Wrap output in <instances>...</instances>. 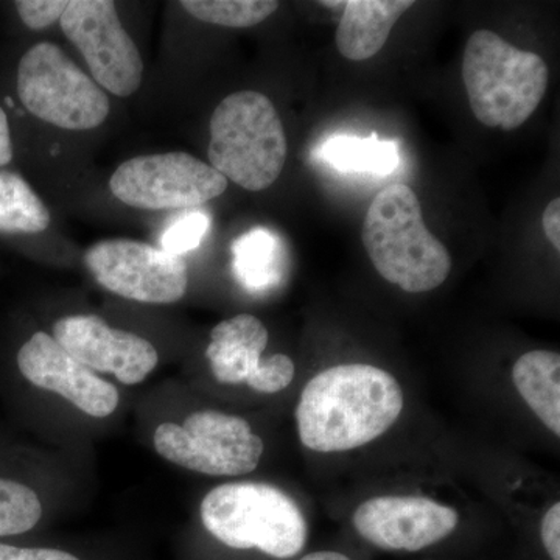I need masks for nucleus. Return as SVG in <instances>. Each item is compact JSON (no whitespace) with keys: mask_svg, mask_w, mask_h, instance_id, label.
Segmentation results:
<instances>
[{"mask_svg":"<svg viewBox=\"0 0 560 560\" xmlns=\"http://www.w3.org/2000/svg\"><path fill=\"white\" fill-rule=\"evenodd\" d=\"M404 410L399 382L371 364H340L319 372L296 408L304 447L319 453L353 451L397 422Z\"/></svg>","mask_w":560,"mask_h":560,"instance_id":"f257e3e1","label":"nucleus"},{"mask_svg":"<svg viewBox=\"0 0 560 560\" xmlns=\"http://www.w3.org/2000/svg\"><path fill=\"white\" fill-rule=\"evenodd\" d=\"M361 238L378 275L407 293L438 289L451 275V253L425 226L418 195L405 184L378 191Z\"/></svg>","mask_w":560,"mask_h":560,"instance_id":"f03ea898","label":"nucleus"},{"mask_svg":"<svg viewBox=\"0 0 560 560\" xmlns=\"http://www.w3.org/2000/svg\"><path fill=\"white\" fill-rule=\"evenodd\" d=\"M463 80L475 117L512 131L539 108L550 70L539 55L511 46L495 32L477 31L464 50Z\"/></svg>","mask_w":560,"mask_h":560,"instance_id":"7ed1b4c3","label":"nucleus"},{"mask_svg":"<svg viewBox=\"0 0 560 560\" xmlns=\"http://www.w3.org/2000/svg\"><path fill=\"white\" fill-rule=\"evenodd\" d=\"M289 143L278 109L267 95L241 91L228 95L210 119V167L243 189L261 191L285 167Z\"/></svg>","mask_w":560,"mask_h":560,"instance_id":"20e7f679","label":"nucleus"},{"mask_svg":"<svg viewBox=\"0 0 560 560\" xmlns=\"http://www.w3.org/2000/svg\"><path fill=\"white\" fill-rule=\"evenodd\" d=\"M201 521L226 547L257 548L276 559L294 558L307 541V522L296 501L265 482H228L210 490Z\"/></svg>","mask_w":560,"mask_h":560,"instance_id":"39448f33","label":"nucleus"},{"mask_svg":"<svg viewBox=\"0 0 560 560\" xmlns=\"http://www.w3.org/2000/svg\"><path fill=\"white\" fill-rule=\"evenodd\" d=\"M18 95L33 116L69 131L94 130L110 110L105 91L51 43L35 44L21 58Z\"/></svg>","mask_w":560,"mask_h":560,"instance_id":"423d86ee","label":"nucleus"},{"mask_svg":"<svg viewBox=\"0 0 560 560\" xmlns=\"http://www.w3.org/2000/svg\"><path fill=\"white\" fill-rule=\"evenodd\" d=\"M162 458L210 477H241L259 466L265 444L245 419L202 410L183 425L164 422L153 436Z\"/></svg>","mask_w":560,"mask_h":560,"instance_id":"0eeeda50","label":"nucleus"},{"mask_svg":"<svg viewBox=\"0 0 560 560\" xmlns=\"http://www.w3.org/2000/svg\"><path fill=\"white\" fill-rule=\"evenodd\" d=\"M109 189L135 209H194L224 194L228 179L198 158L173 151L124 162L110 176Z\"/></svg>","mask_w":560,"mask_h":560,"instance_id":"6e6552de","label":"nucleus"},{"mask_svg":"<svg viewBox=\"0 0 560 560\" xmlns=\"http://www.w3.org/2000/svg\"><path fill=\"white\" fill-rule=\"evenodd\" d=\"M84 264L103 289L143 304L178 302L189 285L183 257L131 238L95 243L84 254Z\"/></svg>","mask_w":560,"mask_h":560,"instance_id":"1a4fd4ad","label":"nucleus"},{"mask_svg":"<svg viewBox=\"0 0 560 560\" xmlns=\"http://www.w3.org/2000/svg\"><path fill=\"white\" fill-rule=\"evenodd\" d=\"M66 38L90 66L103 90L130 97L142 84L143 61L110 0H73L60 20Z\"/></svg>","mask_w":560,"mask_h":560,"instance_id":"9d476101","label":"nucleus"},{"mask_svg":"<svg viewBox=\"0 0 560 560\" xmlns=\"http://www.w3.org/2000/svg\"><path fill=\"white\" fill-rule=\"evenodd\" d=\"M458 512L427 497L385 495L361 503L353 514L357 533L388 551H419L451 536Z\"/></svg>","mask_w":560,"mask_h":560,"instance_id":"9b49d317","label":"nucleus"},{"mask_svg":"<svg viewBox=\"0 0 560 560\" xmlns=\"http://www.w3.org/2000/svg\"><path fill=\"white\" fill-rule=\"evenodd\" d=\"M54 338L69 355L91 371L113 374L124 385H138L160 363L153 342L113 329L95 315H72L57 320Z\"/></svg>","mask_w":560,"mask_h":560,"instance_id":"f8f14e48","label":"nucleus"},{"mask_svg":"<svg viewBox=\"0 0 560 560\" xmlns=\"http://www.w3.org/2000/svg\"><path fill=\"white\" fill-rule=\"evenodd\" d=\"M21 374L32 385L69 400L92 418H108L119 407V390L69 355L46 331H36L18 353Z\"/></svg>","mask_w":560,"mask_h":560,"instance_id":"ddd939ff","label":"nucleus"},{"mask_svg":"<svg viewBox=\"0 0 560 560\" xmlns=\"http://www.w3.org/2000/svg\"><path fill=\"white\" fill-rule=\"evenodd\" d=\"M268 340L267 327L256 316L243 313L221 320L213 327L206 349L213 377L224 385L246 383L257 393H275L282 364L278 355L261 360Z\"/></svg>","mask_w":560,"mask_h":560,"instance_id":"4468645a","label":"nucleus"},{"mask_svg":"<svg viewBox=\"0 0 560 560\" xmlns=\"http://www.w3.org/2000/svg\"><path fill=\"white\" fill-rule=\"evenodd\" d=\"M412 0H349L337 31L338 51L350 61L375 57Z\"/></svg>","mask_w":560,"mask_h":560,"instance_id":"2eb2a0df","label":"nucleus"},{"mask_svg":"<svg viewBox=\"0 0 560 560\" xmlns=\"http://www.w3.org/2000/svg\"><path fill=\"white\" fill-rule=\"evenodd\" d=\"M515 388L556 436L560 434V357L551 350L525 353L512 370Z\"/></svg>","mask_w":560,"mask_h":560,"instance_id":"dca6fc26","label":"nucleus"},{"mask_svg":"<svg viewBox=\"0 0 560 560\" xmlns=\"http://www.w3.org/2000/svg\"><path fill=\"white\" fill-rule=\"evenodd\" d=\"M235 278L249 291L278 285L283 272V249L278 235L265 228H254L232 243Z\"/></svg>","mask_w":560,"mask_h":560,"instance_id":"f3484780","label":"nucleus"},{"mask_svg":"<svg viewBox=\"0 0 560 560\" xmlns=\"http://www.w3.org/2000/svg\"><path fill=\"white\" fill-rule=\"evenodd\" d=\"M320 161L327 162L338 172L372 173L385 176L399 165V151L390 140H381L377 135L371 138L357 136H331L316 151Z\"/></svg>","mask_w":560,"mask_h":560,"instance_id":"a211bd4d","label":"nucleus"},{"mask_svg":"<svg viewBox=\"0 0 560 560\" xmlns=\"http://www.w3.org/2000/svg\"><path fill=\"white\" fill-rule=\"evenodd\" d=\"M49 224V209L31 184L18 173L0 171V234H39Z\"/></svg>","mask_w":560,"mask_h":560,"instance_id":"6ab92c4d","label":"nucleus"},{"mask_svg":"<svg viewBox=\"0 0 560 560\" xmlns=\"http://www.w3.org/2000/svg\"><path fill=\"white\" fill-rule=\"evenodd\" d=\"M179 5L195 20L231 28L254 27L279 9L275 0H183Z\"/></svg>","mask_w":560,"mask_h":560,"instance_id":"aec40b11","label":"nucleus"},{"mask_svg":"<svg viewBox=\"0 0 560 560\" xmlns=\"http://www.w3.org/2000/svg\"><path fill=\"white\" fill-rule=\"evenodd\" d=\"M43 504L35 490L0 478V537L18 536L38 525Z\"/></svg>","mask_w":560,"mask_h":560,"instance_id":"412c9836","label":"nucleus"},{"mask_svg":"<svg viewBox=\"0 0 560 560\" xmlns=\"http://www.w3.org/2000/svg\"><path fill=\"white\" fill-rule=\"evenodd\" d=\"M209 228L210 217L205 210H187L165 228L161 237V249L173 256L183 257L201 245Z\"/></svg>","mask_w":560,"mask_h":560,"instance_id":"4be33fe9","label":"nucleus"},{"mask_svg":"<svg viewBox=\"0 0 560 560\" xmlns=\"http://www.w3.org/2000/svg\"><path fill=\"white\" fill-rule=\"evenodd\" d=\"M69 3L68 0H20L16 10L31 31H44L61 20Z\"/></svg>","mask_w":560,"mask_h":560,"instance_id":"5701e85b","label":"nucleus"},{"mask_svg":"<svg viewBox=\"0 0 560 560\" xmlns=\"http://www.w3.org/2000/svg\"><path fill=\"white\" fill-rule=\"evenodd\" d=\"M541 541L551 560H560V504L555 503L541 518Z\"/></svg>","mask_w":560,"mask_h":560,"instance_id":"b1692460","label":"nucleus"},{"mask_svg":"<svg viewBox=\"0 0 560 560\" xmlns=\"http://www.w3.org/2000/svg\"><path fill=\"white\" fill-rule=\"evenodd\" d=\"M0 560H80L69 552L51 548H20L0 544Z\"/></svg>","mask_w":560,"mask_h":560,"instance_id":"393cba45","label":"nucleus"},{"mask_svg":"<svg viewBox=\"0 0 560 560\" xmlns=\"http://www.w3.org/2000/svg\"><path fill=\"white\" fill-rule=\"evenodd\" d=\"M541 224L548 241L555 246L556 250L560 249V200L555 198L544 210L541 215Z\"/></svg>","mask_w":560,"mask_h":560,"instance_id":"a878e982","label":"nucleus"},{"mask_svg":"<svg viewBox=\"0 0 560 560\" xmlns=\"http://www.w3.org/2000/svg\"><path fill=\"white\" fill-rule=\"evenodd\" d=\"M11 161H13V140H11L9 117L0 106V167H5Z\"/></svg>","mask_w":560,"mask_h":560,"instance_id":"bb28decb","label":"nucleus"},{"mask_svg":"<svg viewBox=\"0 0 560 560\" xmlns=\"http://www.w3.org/2000/svg\"><path fill=\"white\" fill-rule=\"evenodd\" d=\"M301 560H350L348 556L335 551H319L312 552V555L304 556Z\"/></svg>","mask_w":560,"mask_h":560,"instance_id":"cd10ccee","label":"nucleus"}]
</instances>
